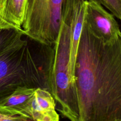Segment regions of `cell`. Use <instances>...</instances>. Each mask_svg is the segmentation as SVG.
Here are the masks:
<instances>
[{
    "mask_svg": "<svg viewBox=\"0 0 121 121\" xmlns=\"http://www.w3.org/2000/svg\"><path fill=\"white\" fill-rule=\"evenodd\" d=\"M78 121H121V40L105 43L84 22L75 67Z\"/></svg>",
    "mask_w": 121,
    "mask_h": 121,
    "instance_id": "6da1fadb",
    "label": "cell"
},
{
    "mask_svg": "<svg viewBox=\"0 0 121 121\" xmlns=\"http://www.w3.org/2000/svg\"><path fill=\"white\" fill-rule=\"evenodd\" d=\"M50 53L48 68L49 91L56 109L70 121H78L79 108L75 87L70 65V30L69 22L61 14L57 37Z\"/></svg>",
    "mask_w": 121,
    "mask_h": 121,
    "instance_id": "7a4b0ae2",
    "label": "cell"
},
{
    "mask_svg": "<svg viewBox=\"0 0 121 121\" xmlns=\"http://www.w3.org/2000/svg\"><path fill=\"white\" fill-rule=\"evenodd\" d=\"M38 60L28 41L22 37L0 52V100L19 87H42L49 91V63L41 67Z\"/></svg>",
    "mask_w": 121,
    "mask_h": 121,
    "instance_id": "3957f363",
    "label": "cell"
},
{
    "mask_svg": "<svg viewBox=\"0 0 121 121\" xmlns=\"http://www.w3.org/2000/svg\"><path fill=\"white\" fill-rule=\"evenodd\" d=\"M63 0H27L22 30L25 36L43 46L55 42L61 20Z\"/></svg>",
    "mask_w": 121,
    "mask_h": 121,
    "instance_id": "277c9868",
    "label": "cell"
},
{
    "mask_svg": "<svg viewBox=\"0 0 121 121\" xmlns=\"http://www.w3.org/2000/svg\"><path fill=\"white\" fill-rule=\"evenodd\" d=\"M115 17L100 4L86 1L85 22L90 31L105 43H114L119 39L121 32Z\"/></svg>",
    "mask_w": 121,
    "mask_h": 121,
    "instance_id": "5b68a950",
    "label": "cell"
},
{
    "mask_svg": "<svg viewBox=\"0 0 121 121\" xmlns=\"http://www.w3.org/2000/svg\"><path fill=\"white\" fill-rule=\"evenodd\" d=\"M87 0H63L62 14L69 22L70 30V65L72 76L74 78L78 47L85 22ZM75 80V79H74Z\"/></svg>",
    "mask_w": 121,
    "mask_h": 121,
    "instance_id": "8992f818",
    "label": "cell"
},
{
    "mask_svg": "<svg viewBox=\"0 0 121 121\" xmlns=\"http://www.w3.org/2000/svg\"><path fill=\"white\" fill-rule=\"evenodd\" d=\"M28 116L31 121H59L55 100L48 89H35L30 104Z\"/></svg>",
    "mask_w": 121,
    "mask_h": 121,
    "instance_id": "52a82bcc",
    "label": "cell"
},
{
    "mask_svg": "<svg viewBox=\"0 0 121 121\" xmlns=\"http://www.w3.org/2000/svg\"><path fill=\"white\" fill-rule=\"evenodd\" d=\"M27 0H0V28L14 29L24 33Z\"/></svg>",
    "mask_w": 121,
    "mask_h": 121,
    "instance_id": "ba28073f",
    "label": "cell"
},
{
    "mask_svg": "<svg viewBox=\"0 0 121 121\" xmlns=\"http://www.w3.org/2000/svg\"><path fill=\"white\" fill-rule=\"evenodd\" d=\"M35 89L29 87H18L12 94L0 100V112L11 115H22L29 118L28 108Z\"/></svg>",
    "mask_w": 121,
    "mask_h": 121,
    "instance_id": "9c48e42d",
    "label": "cell"
},
{
    "mask_svg": "<svg viewBox=\"0 0 121 121\" xmlns=\"http://www.w3.org/2000/svg\"><path fill=\"white\" fill-rule=\"evenodd\" d=\"M23 36V33L14 29L0 28V52Z\"/></svg>",
    "mask_w": 121,
    "mask_h": 121,
    "instance_id": "30bf717a",
    "label": "cell"
},
{
    "mask_svg": "<svg viewBox=\"0 0 121 121\" xmlns=\"http://www.w3.org/2000/svg\"><path fill=\"white\" fill-rule=\"evenodd\" d=\"M100 4L110 11L116 18L121 20V0H91Z\"/></svg>",
    "mask_w": 121,
    "mask_h": 121,
    "instance_id": "8fae6325",
    "label": "cell"
},
{
    "mask_svg": "<svg viewBox=\"0 0 121 121\" xmlns=\"http://www.w3.org/2000/svg\"><path fill=\"white\" fill-rule=\"evenodd\" d=\"M1 121H31L29 118L22 115H8L5 117Z\"/></svg>",
    "mask_w": 121,
    "mask_h": 121,
    "instance_id": "7c38bea8",
    "label": "cell"
},
{
    "mask_svg": "<svg viewBox=\"0 0 121 121\" xmlns=\"http://www.w3.org/2000/svg\"><path fill=\"white\" fill-rule=\"evenodd\" d=\"M8 115H8V114H5V113H1L0 112V121L2 120L3 118H4L5 117H7Z\"/></svg>",
    "mask_w": 121,
    "mask_h": 121,
    "instance_id": "4fadbf2b",
    "label": "cell"
},
{
    "mask_svg": "<svg viewBox=\"0 0 121 121\" xmlns=\"http://www.w3.org/2000/svg\"><path fill=\"white\" fill-rule=\"evenodd\" d=\"M119 37H120V39H121V33L120 35H119Z\"/></svg>",
    "mask_w": 121,
    "mask_h": 121,
    "instance_id": "5bb4252c",
    "label": "cell"
}]
</instances>
